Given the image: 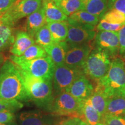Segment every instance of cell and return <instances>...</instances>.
<instances>
[{"label":"cell","mask_w":125,"mask_h":125,"mask_svg":"<svg viewBox=\"0 0 125 125\" xmlns=\"http://www.w3.org/2000/svg\"><path fill=\"white\" fill-rule=\"evenodd\" d=\"M0 98L30 100L22 76L10 60H5L0 70Z\"/></svg>","instance_id":"6da1fadb"},{"label":"cell","mask_w":125,"mask_h":125,"mask_svg":"<svg viewBox=\"0 0 125 125\" xmlns=\"http://www.w3.org/2000/svg\"><path fill=\"white\" fill-rule=\"evenodd\" d=\"M94 90H98L108 98L125 97V62L121 57H115L105 76L96 81Z\"/></svg>","instance_id":"7a4b0ae2"},{"label":"cell","mask_w":125,"mask_h":125,"mask_svg":"<svg viewBox=\"0 0 125 125\" xmlns=\"http://www.w3.org/2000/svg\"><path fill=\"white\" fill-rule=\"evenodd\" d=\"M9 59L17 66L32 75L43 81H53L55 65L49 56L31 60H22L14 55L10 56Z\"/></svg>","instance_id":"3957f363"},{"label":"cell","mask_w":125,"mask_h":125,"mask_svg":"<svg viewBox=\"0 0 125 125\" xmlns=\"http://www.w3.org/2000/svg\"><path fill=\"white\" fill-rule=\"evenodd\" d=\"M113 59L107 52L95 48L90 52L82 69L86 76L97 81L109 71Z\"/></svg>","instance_id":"277c9868"},{"label":"cell","mask_w":125,"mask_h":125,"mask_svg":"<svg viewBox=\"0 0 125 125\" xmlns=\"http://www.w3.org/2000/svg\"><path fill=\"white\" fill-rule=\"evenodd\" d=\"M25 87L29 100L39 108L48 110L54 98L53 81H43L35 77Z\"/></svg>","instance_id":"5b68a950"},{"label":"cell","mask_w":125,"mask_h":125,"mask_svg":"<svg viewBox=\"0 0 125 125\" xmlns=\"http://www.w3.org/2000/svg\"><path fill=\"white\" fill-rule=\"evenodd\" d=\"M83 103L67 92L54 97L48 111L57 116H70L82 119Z\"/></svg>","instance_id":"8992f818"},{"label":"cell","mask_w":125,"mask_h":125,"mask_svg":"<svg viewBox=\"0 0 125 125\" xmlns=\"http://www.w3.org/2000/svg\"><path fill=\"white\" fill-rule=\"evenodd\" d=\"M84 75L82 68H72L64 64L56 65L53 78L54 96L66 91L74 81Z\"/></svg>","instance_id":"52a82bcc"},{"label":"cell","mask_w":125,"mask_h":125,"mask_svg":"<svg viewBox=\"0 0 125 125\" xmlns=\"http://www.w3.org/2000/svg\"><path fill=\"white\" fill-rule=\"evenodd\" d=\"M42 6V0H18L12 7L0 16V19L15 26L19 20L38 10Z\"/></svg>","instance_id":"ba28073f"},{"label":"cell","mask_w":125,"mask_h":125,"mask_svg":"<svg viewBox=\"0 0 125 125\" xmlns=\"http://www.w3.org/2000/svg\"><path fill=\"white\" fill-rule=\"evenodd\" d=\"M66 22L68 24V31L65 42L69 47L89 43L95 38V26L79 24L69 18Z\"/></svg>","instance_id":"9c48e42d"},{"label":"cell","mask_w":125,"mask_h":125,"mask_svg":"<svg viewBox=\"0 0 125 125\" xmlns=\"http://www.w3.org/2000/svg\"><path fill=\"white\" fill-rule=\"evenodd\" d=\"M94 40L95 48L107 52L112 59L116 57L119 52L118 31H98Z\"/></svg>","instance_id":"30bf717a"},{"label":"cell","mask_w":125,"mask_h":125,"mask_svg":"<svg viewBox=\"0 0 125 125\" xmlns=\"http://www.w3.org/2000/svg\"><path fill=\"white\" fill-rule=\"evenodd\" d=\"M92 49L89 43L69 47L65 55L64 64L72 68H82Z\"/></svg>","instance_id":"8fae6325"},{"label":"cell","mask_w":125,"mask_h":125,"mask_svg":"<svg viewBox=\"0 0 125 125\" xmlns=\"http://www.w3.org/2000/svg\"><path fill=\"white\" fill-rule=\"evenodd\" d=\"M67 92L81 102L88 99L94 92V87L85 75L78 78L66 90Z\"/></svg>","instance_id":"7c38bea8"},{"label":"cell","mask_w":125,"mask_h":125,"mask_svg":"<svg viewBox=\"0 0 125 125\" xmlns=\"http://www.w3.org/2000/svg\"><path fill=\"white\" fill-rule=\"evenodd\" d=\"M54 121L52 115L37 111L24 112L19 117V125H48Z\"/></svg>","instance_id":"4fadbf2b"},{"label":"cell","mask_w":125,"mask_h":125,"mask_svg":"<svg viewBox=\"0 0 125 125\" xmlns=\"http://www.w3.org/2000/svg\"><path fill=\"white\" fill-rule=\"evenodd\" d=\"M35 43L34 39L27 32L18 31L15 32V41L9 49V51L12 55L21 56L29 47Z\"/></svg>","instance_id":"5bb4252c"},{"label":"cell","mask_w":125,"mask_h":125,"mask_svg":"<svg viewBox=\"0 0 125 125\" xmlns=\"http://www.w3.org/2000/svg\"><path fill=\"white\" fill-rule=\"evenodd\" d=\"M46 24L45 10L42 6L38 10L27 17L26 29L27 33L34 38L36 32Z\"/></svg>","instance_id":"9a60e30c"},{"label":"cell","mask_w":125,"mask_h":125,"mask_svg":"<svg viewBox=\"0 0 125 125\" xmlns=\"http://www.w3.org/2000/svg\"><path fill=\"white\" fill-rule=\"evenodd\" d=\"M69 46L65 41L54 42L51 45L44 48L48 56H49L54 65L64 64L65 57Z\"/></svg>","instance_id":"2e32d148"},{"label":"cell","mask_w":125,"mask_h":125,"mask_svg":"<svg viewBox=\"0 0 125 125\" xmlns=\"http://www.w3.org/2000/svg\"><path fill=\"white\" fill-rule=\"evenodd\" d=\"M14 26L0 19V53L10 49L15 41Z\"/></svg>","instance_id":"e0dca14e"},{"label":"cell","mask_w":125,"mask_h":125,"mask_svg":"<svg viewBox=\"0 0 125 125\" xmlns=\"http://www.w3.org/2000/svg\"><path fill=\"white\" fill-rule=\"evenodd\" d=\"M42 7L45 10L47 23L65 21L68 19V16L51 0H42Z\"/></svg>","instance_id":"ac0fdd59"},{"label":"cell","mask_w":125,"mask_h":125,"mask_svg":"<svg viewBox=\"0 0 125 125\" xmlns=\"http://www.w3.org/2000/svg\"><path fill=\"white\" fill-rule=\"evenodd\" d=\"M108 1V0H82L83 10L101 19L107 12Z\"/></svg>","instance_id":"d6986e66"},{"label":"cell","mask_w":125,"mask_h":125,"mask_svg":"<svg viewBox=\"0 0 125 125\" xmlns=\"http://www.w3.org/2000/svg\"><path fill=\"white\" fill-rule=\"evenodd\" d=\"M105 115L114 116L125 115V97H112L108 98Z\"/></svg>","instance_id":"ffe728a7"},{"label":"cell","mask_w":125,"mask_h":125,"mask_svg":"<svg viewBox=\"0 0 125 125\" xmlns=\"http://www.w3.org/2000/svg\"><path fill=\"white\" fill-rule=\"evenodd\" d=\"M53 42L65 41L68 35V24L65 21H54L47 23Z\"/></svg>","instance_id":"44dd1931"},{"label":"cell","mask_w":125,"mask_h":125,"mask_svg":"<svg viewBox=\"0 0 125 125\" xmlns=\"http://www.w3.org/2000/svg\"><path fill=\"white\" fill-rule=\"evenodd\" d=\"M67 16L83 10L82 0H51Z\"/></svg>","instance_id":"7402d4cb"},{"label":"cell","mask_w":125,"mask_h":125,"mask_svg":"<svg viewBox=\"0 0 125 125\" xmlns=\"http://www.w3.org/2000/svg\"><path fill=\"white\" fill-rule=\"evenodd\" d=\"M103 116L100 114L86 100L82 107V119L89 125H96L101 123Z\"/></svg>","instance_id":"603a6c76"},{"label":"cell","mask_w":125,"mask_h":125,"mask_svg":"<svg viewBox=\"0 0 125 125\" xmlns=\"http://www.w3.org/2000/svg\"><path fill=\"white\" fill-rule=\"evenodd\" d=\"M69 18L79 24L84 26H96L100 20V19L97 16L84 10H78L69 16Z\"/></svg>","instance_id":"cb8c5ba5"},{"label":"cell","mask_w":125,"mask_h":125,"mask_svg":"<svg viewBox=\"0 0 125 125\" xmlns=\"http://www.w3.org/2000/svg\"><path fill=\"white\" fill-rule=\"evenodd\" d=\"M108 98L103 93L94 90L93 94L87 99V101L101 116H103L105 114Z\"/></svg>","instance_id":"d4e9b609"},{"label":"cell","mask_w":125,"mask_h":125,"mask_svg":"<svg viewBox=\"0 0 125 125\" xmlns=\"http://www.w3.org/2000/svg\"><path fill=\"white\" fill-rule=\"evenodd\" d=\"M34 39L35 43L40 45L43 48L54 42L52 37L51 31L48 27L47 24L41 28L36 32Z\"/></svg>","instance_id":"484cf974"},{"label":"cell","mask_w":125,"mask_h":125,"mask_svg":"<svg viewBox=\"0 0 125 125\" xmlns=\"http://www.w3.org/2000/svg\"><path fill=\"white\" fill-rule=\"evenodd\" d=\"M48 56L44 48L37 43L29 47L21 56L20 59L24 60H31L34 59L41 58Z\"/></svg>","instance_id":"4316f807"},{"label":"cell","mask_w":125,"mask_h":125,"mask_svg":"<svg viewBox=\"0 0 125 125\" xmlns=\"http://www.w3.org/2000/svg\"><path fill=\"white\" fill-rule=\"evenodd\" d=\"M112 24L125 25V15L116 9H110L101 19Z\"/></svg>","instance_id":"83f0119b"},{"label":"cell","mask_w":125,"mask_h":125,"mask_svg":"<svg viewBox=\"0 0 125 125\" xmlns=\"http://www.w3.org/2000/svg\"><path fill=\"white\" fill-rule=\"evenodd\" d=\"M23 105L18 100L0 98V112H14L22 108Z\"/></svg>","instance_id":"f1b7e54d"},{"label":"cell","mask_w":125,"mask_h":125,"mask_svg":"<svg viewBox=\"0 0 125 125\" xmlns=\"http://www.w3.org/2000/svg\"><path fill=\"white\" fill-rule=\"evenodd\" d=\"M101 123L104 125H125V115L114 116L104 115L103 116Z\"/></svg>","instance_id":"f546056e"},{"label":"cell","mask_w":125,"mask_h":125,"mask_svg":"<svg viewBox=\"0 0 125 125\" xmlns=\"http://www.w3.org/2000/svg\"><path fill=\"white\" fill-rule=\"evenodd\" d=\"M123 25L120 24H112L110 23H107L105 20L101 19L97 24V29L99 31H115L118 32L122 28Z\"/></svg>","instance_id":"4dcf8cb0"},{"label":"cell","mask_w":125,"mask_h":125,"mask_svg":"<svg viewBox=\"0 0 125 125\" xmlns=\"http://www.w3.org/2000/svg\"><path fill=\"white\" fill-rule=\"evenodd\" d=\"M107 8L108 10L116 9L125 15V0H108Z\"/></svg>","instance_id":"1f68e13d"},{"label":"cell","mask_w":125,"mask_h":125,"mask_svg":"<svg viewBox=\"0 0 125 125\" xmlns=\"http://www.w3.org/2000/svg\"><path fill=\"white\" fill-rule=\"evenodd\" d=\"M119 41V53L122 56L125 55V25L118 31Z\"/></svg>","instance_id":"d6a6232c"},{"label":"cell","mask_w":125,"mask_h":125,"mask_svg":"<svg viewBox=\"0 0 125 125\" xmlns=\"http://www.w3.org/2000/svg\"><path fill=\"white\" fill-rule=\"evenodd\" d=\"M15 116L13 112H0V123H7L15 122Z\"/></svg>","instance_id":"836d02e7"},{"label":"cell","mask_w":125,"mask_h":125,"mask_svg":"<svg viewBox=\"0 0 125 125\" xmlns=\"http://www.w3.org/2000/svg\"><path fill=\"white\" fill-rule=\"evenodd\" d=\"M18 0H0V16L8 10Z\"/></svg>","instance_id":"e575fe53"},{"label":"cell","mask_w":125,"mask_h":125,"mask_svg":"<svg viewBox=\"0 0 125 125\" xmlns=\"http://www.w3.org/2000/svg\"><path fill=\"white\" fill-rule=\"evenodd\" d=\"M79 118H73L64 120L59 123L58 125H76L78 119Z\"/></svg>","instance_id":"d590c367"},{"label":"cell","mask_w":125,"mask_h":125,"mask_svg":"<svg viewBox=\"0 0 125 125\" xmlns=\"http://www.w3.org/2000/svg\"><path fill=\"white\" fill-rule=\"evenodd\" d=\"M5 59L4 54H3L2 53H0V70H1V67H2L3 63H4L5 62Z\"/></svg>","instance_id":"8d00e7d4"},{"label":"cell","mask_w":125,"mask_h":125,"mask_svg":"<svg viewBox=\"0 0 125 125\" xmlns=\"http://www.w3.org/2000/svg\"><path fill=\"white\" fill-rule=\"evenodd\" d=\"M76 125H89L84 120L82 119L79 118L78 120L77 123H76Z\"/></svg>","instance_id":"74e56055"},{"label":"cell","mask_w":125,"mask_h":125,"mask_svg":"<svg viewBox=\"0 0 125 125\" xmlns=\"http://www.w3.org/2000/svg\"><path fill=\"white\" fill-rule=\"evenodd\" d=\"M0 125H17L16 123L13 122L7 123H0Z\"/></svg>","instance_id":"f35d334b"},{"label":"cell","mask_w":125,"mask_h":125,"mask_svg":"<svg viewBox=\"0 0 125 125\" xmlns=\"http://www.w3.org/2000/svg\"><path fill=\"white\" fill-rule=\"evenodd\" d=\"M96 125H104L103 124V123H98V124H97Z\"/></svg>","instance_id":"ab89813d"},{"label":"cell","mask_w":125,"mask_h":125,"mask_svg":"<svg viewBox=\"0 0 125 125\" xmlns=\"http://www.w3.org/2000/svg\"></svg>","instance_id":"60d3db41"}]
</instances>
